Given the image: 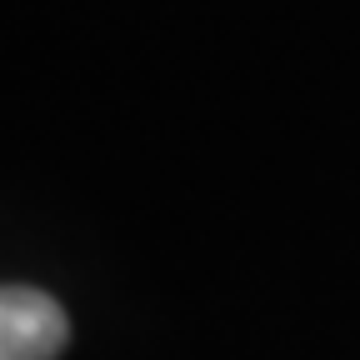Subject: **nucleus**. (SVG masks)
Masks as SVG:
<instances>
[{
	"instance_id": "obj_1",
	"label": "nucleus",
	"mask_w": 360,
	"mask_h": 360,
	"mask_svg": "<svg viewBox=\"0 0 360 360\" xmlns=\"http://www.w3.org/2000/svg\"><path fill=\"white\" fill-rule=\"evenodd\" d=\"M70 340L65 310L35 285H0V360H56Z\"/></svg>"
}]
</instances>
